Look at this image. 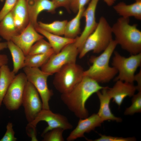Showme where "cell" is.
<instances>
[{"mask_svg": "<svg viewBox=\"0 0 141 141\" xmlns=\"http://www.w3.org/2000/svg\"><path fill=\"white\" fill-rule=\"evenodd\" d=\"M1 40V39L0 38V51L7 48V42H2Z\"/></svg>", "mask_w": 141, "mask_h": 141, "instance_id": "d590c367", "label": "cell"}, {"mask_svg": "<svg viewBox=\"0 0 141 141\" xmlns=\"http://www.w3.org/2000/svg\"><path fill=\"white\" fill-rule=\"evenodd\" d=\"M112 65L118 71V74L114 79L133 83L135 73L141 64V52L131 55L128 57L121 55L116 51L114 52Z\"/></svg>", "mask_w": 141, "mask_h": 141, "instance_id": "8992f818", "label": "cell"}, {"mask_svg": "<svg viewBox=\"0 0 141 141\" xmlns=\"http://www.w3.org/2000/svg\"><path fill=\"white\" fill-rule=\"evenodd\" d=\"M10 70L7 65L0 67V107L6 91L15 77L16 75Z\"/></svg>", "mask_w": 141, "mask_h": 141, "instance_id": "7402d4cb", "label": "cell"}, {"mask_svg": "<svg viewBox=\"0 0 141 141\" xmlns=\"http://www.w3.org/2000/svg\"><path fill=\"white\" fill-rule=\"evenodd\" d=\"M100 137L94 140H89L93 141H134L136 139L134 137L123 138L107 136L105 135L99 134Z\"/></svg>", "mask_w": 141, "mask_h": 141, "instance_id": "4dcf8cb0", "label": "cell"}, {"mask_svg": "<svg viewBox=\"0 0 141 141\" xmlns=\"http://www.w3.org/2000/svg\"><path fill=\"white\" fill-rule=\"evenodd\" d=\"M114 2H115L116 1V0H112Z\"/></svg>", "mask_w": 141, "mask_h": 141, "instance_id": "f35d334b", "label": "cell"}, {"mask_svg": "<svg viewBox=\"0 0 141 141\" xmlns=\"http://www.w3.org/2000/svg\"><path fill=\"white\" fill-rule=\"evenodd\" d=\"M54 2L57 8L63 7L69 11V5L70 0H52Z\"/></svg>", "mask_w": 141, "mask_h": 141, "instance_id": "836d02e7", "label": "cell"}, {"mask_svg": "<svg viewBox=\"0 0 141 141\" xmlns=\"http://www.w3.org/2000/svg\"><path fill=\"white\" fill-rule=\"evenodd\" d=\"M115 81L112 87L107 89V92L111 98L113 99V101L120 107L125 97H132L134 94L137 88L133 83L120 80Z\"/></svg>", "mask_w": 141, "mask_h": 141, "instance_id": "2e32d148", "label": "cell"}, {"mask_svg": "<svg viewBox=\"0 0 141 141\" xmlns=\"http://www.w3.org/2000/svg\"><path fill=\"white\" fill-rule=\"evenodd\" d=\"M91 0H70L69 8L74 13L77 12L81 9L84 8L85 6Z\"/></svg>", "mask_w": 141, "mask_h": 141, "instance_id": "1f68e13d", "label": "cell"}, {"mask_svg": "<svg viewBox=\"0 0 141 141\" xmlns=\"http://www.w3.org/2000/svg\"></svg>", "mask_w": 141, "mask_h": 141, "instance_id": "60d3db41", "label": "cell"}, {"mask_svg": "<svg viewBox=\"0 0 141 141\" xmlns=\"http://www.w3.org/2000/svg\"><path fill=\"white\" fill-rule=\"evenodd\" d=\"M134 3L127 4L123 2H120L113 7L114 10L121 17L129 18L134 17L141 20V0H135Z\"/></svg>", "mask_w": 141, "mask_h": 141, "instance_id": "d6986e66", "label": "cell"}, {"mask_svg": "<svg viewBox=\"0 0 141 141\" xmlns=\"http://www.w3.org/2000/svg\"><path fill=\"white\" fill-rule=\"evenodd\" d=\"M16 28L20 34L29 22L26 0H18L11 11Z\"/></svg>", "mask_w": 141, "mask_h": 141, "instance_id": "e0dca14e", "label": "cell"}, {"mask_svg": "<svg viewBox=\"0 0 141 141\" xmlns=\"http://www.w3.org/2000/svg\"><path fill=\"white\" fill-rule=\"evenodd\" d=\"M4 0H0V1L1 2H3L4 1Z\"/></svg>", "mask_w": 141, "mask_h": 141, "instance_id": "74e56055", "label": "cell"}, {"mask_svg": "<svg viewBox=\"0 0 141 141\" xmlns=\"http://www.w3.org/2000/svg\"><path fill=\"white\" fill-rule=\"evenodd\" d=\"M103 122L98 114L95 113L86 118L80 119L77 126L71 132L66 140L72 141L84 137L85 133H89L96 127L100 126Z\"/></svg>", "mask_w": 141, "mask_h": 141, "instance_id": "5bb4252c", "label": "cell"}, {"mask_svg": "<svg viewBox=\"0 0 141 141\" xmlns=\"http://www.w3.org/2000/svg\"><path fill=\"white\" fill-rule=\"evenodd\" d=\"M85 9V8L79 9L75 17L67 22L64 34V37L75 39L77 37L80 31V19L82 17V14Z\"/></svg>", "mask_w": 141, "mask_h": 141, "instance_id": "cb8c5ba5", "label": "cell"}, {"mask_svg": "<svg viewBox=\"0 0 141 141\" xmlns=\"http://www.w3.org/2000/svg\"><path fill=\"white\" fill-rule=\"evenodd\" d=\"M64 130L61 128H54L47 132L42 136L43 141H63V134Z\"/></svg>", "mask_w": 141, "mask_h": 141, "instance_id": "f1b7e54d", "label": "cell"}, {"mask_svg": "<svg viewBox=\"0 0 141 141\" xmlns=\"http://www.w3.org/2000/svg\"><path fill=\"white\" fill-rule=\"evenodd\" d=\"M12 124L8 123L6 126L7 130L4 135L0 141H15L17 138L14 137L15 132Z\"/></svg>", "mask_w": 141, "mask_h": 141, "instance_id": "d6a6232c", "label": "cell"}, {"mask_svg": "<svg viewBox=\"0 0 141 141\" xmlns=\"http://www.w3.org/2000/svg\"><path fill=\"white\" fill-rule=\"evenodd\" d=\"M37 90L28 81L23 96L22 104L28 123L32 122L43 109V104Z\"/></svg>", "mask_w": 141, "mask_h": 141, "instance_id": "30bf717a", "label": "cell"}, {"mask_svg": "<svg viewBox=\"0 0 141 141\" xmlns=\"http://www.w3.org/2000/svg\"><path fill=\"white\" fill-rule=\"evenodd\" d=\"M114 40L131 55L141 52V32L137 25L130 24L129 18L121 17L111 27Z\"/></svg>", "mask_w": 141, "mask_h": 141, "instance_id": "7a4b0ae2", "label": "cell"}, {"mask_svg": "<svg viewBox=\"0 0 141 141\" xmlns=\"http://www.w3.org/2000/svg\"><path fill=\"white\" fill-rule=\"evenodd\" d=\"M19 34L11 11L0 21V36L7 42Z\"/></svg>", "mask_w": 141, "mask_h": 141, "instance_id": "44dd1931", "label": "cell"}, {"mask_svg": "<svg viewBox=\"0 0 141 141\" xmlns=\"http://www.w3.org/2000/svg\"><path fill=\"white\" fill-rule=\"evenodd\" d=\"M54 53V51L52 49L48 52L44 53L28 55L26 56L24 67L39 68L41 67Z\"/></svg>", "mask_w": 141, "mask_h": 141, "instance_id": "d4e9b609", "label": "cell"}, {"mask_svg": "<svg viewBox=\"0 0 141 141\" xmlns=\"http://www.w3.org/2000/svg\"><path fill=\"white\" fill-rule=\"evenodd\" d=\"M105 3L108 6H111L114 3L112 0H103Z\"/></svg>", "mask_w": 141, "mask_h": 141, "instance_id": "8d00e7d4", "label": "cell"}, {"mask_svg": "<svg viewBox=\"0 0 141 141\" xmlns=\"http://www.w3.org/2000/svg\"></svg>", "mask_w": 141, "mask_h": 141, "instance_id": "ab89813d", "label": "cell"}, {"mask_svg": "<svg viewBox=\"0 0 141 141\" xmlns=\"http://www.w3.org/2000/svg\"><path fill=\"white\" fill-rule=\"evenodd\" d=\"M18 0H5L3 8L0 11V21L14 8Z\"/></svg>", "mask_w": 141, "mask_h": 141, "instance_id": "f546056e", "label": "cell"}, {"mask_svg": "<svg viewBox=\"0 0 141 141\" xmlns=\"http://www.w3.org/2000/svg\"><path fill=\"white\" fill-rule=\"evenodd\" d=\"M42 121L46 122L48 124L44 130L42 136L55 128H61L65 130L71 129L73 127L66 117L59 113H54L50 109H43L34 119L28 124L36 127L37 124Z\"/></svg>", "mask_w": 141, "mask_h": 141, "instance_id": "8fae6325", "label": "cell"}, {"mask_svg": "<svg viewBox=\"0 0 141 141\" xmlns=\"http://www.w3.org/2000/svg\"><path fill=\"white\" fill-rule=\"evenodd\" d=\"M132 96V104L126 109L124 113L125 115H132L141 112V91Z\"/></svg>", "mask_w": 141, "mask_h": 141, "instance_id": "83f0119b", "label": "cell"}, {"mask_svg": "<svg viewBox=\"0 0 141 141\" xmlns=\"http://www.w3.org/2000/svg\"><path fill=\"white\" fill-rule=\"evenodd\" d=\"M118 45L113 40L107 48L98 56H92L90 58L92 65L86 70L84 76H87L98 83L109 82L118 73L117 70L109 65L110 59Z\"/></svg>", "mask_w": 141, "mask_h": 141, "instance_id": "3957f363", "label": "cell"}, {"mask_svg": "<svg viewBox=\"0 0 141 141\" xmlns=\"http://www.w3.org/2000/svg\"><path fill=\"white\" fill-rule=\"evenodd\" d=\"M99 0H91L87 8L84 10L82 15L85 19L84 28L79 37L75 38V44L79 52L86 39L95 30L98 25L96 21L95 12Z\"/></svg>", "mask_w": 141, "mask_h": 141, "instance_id": "7c38bea8", "label": "cell"}, {"mask_svg": "<svg viewBox=\"0 0 141 141\" xmlns=\"http://www.w3.org/2000/svg\"><path fill=\"white\" fill-rule=\"evenodd\" d=\"M134 81H137V85L136 86L137 90L138 91H141V71L140 70L139 73L135 75Z\"/></svg>", "mask_w": 141, "mask_h": 141, "instance_id": "e575fe53", "label": "cell"}, {"mask_svg": "<svg viewBox=\"0 0 141 141\" xmlns=\"http://www.w3.org/2000/svg\"><path fill=\"white\" fill-rule=\"evenodd\" d=\"M108 88L107 87L102 89L101 92L99 91L96 93L100 103L99 109L97 114L103 121L111 120L121 122L122 119L115 116L111 111L109 104L111 98L107 92V89Z\"/></svg>", "mask_w": 141, "mask_h": 141, "instance_id": "ac0fdd59", "label": "cell"}, {"mask_svg": "<svg viewBox=\"0 0 141 141\" xmlns=\"http://www.w3.org/2000/svg\"><path fill=\"white\" fill-rule=\"evenodd\" d=\"M84 71L83 68L76 63L67 64L55 73L54 85L61 94L67 93L81 81Z\"/></svg>", "mask_w": 141, "mask_h": 141, "instance_id": "5b68a950", "label": "cell"}, {"mask_svg": "<svg viewBox=\"0 0 141 141\" xmlns=\"http://www.w3.org/2000/svg\"><path fill=\"white\" fill-rule=\"evenodd\" d=\"M23 68L28 81L33 85L39 94L43 109H50L49 102L53 93L48 87L47 80L48 77L51 75L38 68L25 67Z\"/></svg>", "mask_w": 141, "mask_h": 141, "instance_id": "ba28073f", "label": "cell"}, {"mask_svg": "<svg viewBox=\"0 0 141 141\" xmlns=\"http://www.w3.org/2000/svg\"><path fill=\"white\" fill-rule=\"evenodd\" d=\"M7 42V48L10 51L13 59L12 71L16 74L24 67L26 56L22 50L11 40Z\"/></svg>", "mask_w": 141, "mask_h": 141, "instance_id": "603a6c76", "label": "cell"}, {"mask_svg": "<svg viewBox=\"0 0 141 141\" xmlns=\"http://www.w3.org/2000/svg\"><path fill=\"white\" fill-rule=\"evenodd\" d=\"M29 22L34 28L38 26V16L42 11L46 10L54 13L57 7L54 1L51 0H26Z\"/></svg>", "mask_w": 141, "mask_h": 141, "instance_id": "9a60e30c", "label": "cell"}, {"mask_svg": "<svg viewBox=\"0 0 141 141\" xmlns=\"http://www.w3.org/2000/svg\"><path fill=\"white\" fill-rule=\"evenodd\" d=\"M43 38L44 36L39 34L29 22L20 34L13 37L11 40L22 50L26 56L34 44Z\"/></svg>", "mask_w": 141, "mask_h": 141, "instance_id": "4fadbf2b", "label": "cell"}, {"mask_svg": "<svg viewBox=\"0 0 141 141\" xmlns=\"http://www.w3.org/2000/svg\"><path fill=\"white\" fill-rule=\"evenodd\" d=\"M111 27L106 19L100 17L93 32L86 39L79 53L80 58L92 51L98 54L103 51L113 40Z\"/></svg>", "mask_w": 141, "mask_h": 141, "instance_id": "277c9868", "label": "cell"}, {"mask_svg": "<svg viewBox=\"0 0 141 141\" xmlns=\"http://www.w3.org/2000/svg\"><path fill=\"white\" fill-rule=\"evenodd\" d=\"M67 20L55 21L50 23H45L42 22H38V26L46 31L56 35H64Z\"/></svg>", "mask_w": 141, "mask_h": 141, "instance_id": "484cf974", "label": "cell"}, {"mask_svg": "<svg viewBox=\"0 0 141 141\" xmlns=\"http://www.w3.org/2000/svg\"><path fill=\"white\" fill-rule=\"evenodd\" d=\"M106 87L101 86L93 79L84 76L81 81L71 91L61 94V99L77 117L85 118L89 115L85 107L87 101L93 94Z\"/></svg>", "mask_w": 141, "mask_h": 141, "instance_id": "6da1fadb", "label": "cell"}, {"mask_svg": "<svg viewBox=\"0 0 141 141\" xmlns=\"http://www.w3.org/2000/svg\"><path fill=\"white\" fill-rule=\"evenodd\" d=\"M35 28L38 33L48 39L55 54L59 52L66 45L75 41V38L71 39L54 34L46 31L39 26Z\"/></svg>", "mask_w": 141, "mask_h": 141, "instance_id": "ffe728a7", "label": "cell"}, {"mask_svg": "<svg viewBox=\"0 0 141 141\" xmlns=\"http://www.w3.org/2000/svg\"><path fill=\"white\" fill-rule=\"evenodd\" d=\"M79 51L75 42L64 47L57 54L54 53L41 67V70L51 75L58 72L64 66L75 63Z\"/></svg>", "mask_w": 141, "mask_h": 141, "instance_id": "52a82bcc", "label": "cell"}, {"mask_svg": "<svg viewBox=\"0 0 141 141\" xmlns=\"http://www.w3.org/2000/svg\"><path fill=\"white\" fill-rule=\"evenodd\" d=\"M43 38L38 40L32 45L28 55L44 53L48 52L52 49L49 42Z\"/></svg>", "mask_w": 141, "mask_h": 141, "instance_id": "4316f807", "label": "cell"}, {"mask_svg": "<svg viewBox=\"0 0 141 141\" xmlns=\"http://www.w3.org/2000/svg\"><path fill=\"white\" fill-rule=\"evenodd\" d=\"M27 81L24 73L21 72L16 75L2 101L7 109L11 111L16 110L22 104L24 91Z\"/></svg>", "mask_w": 141, "mask_h": 141, "instance_id": "9c48e42d", "label": "cell"}]
</instances>
